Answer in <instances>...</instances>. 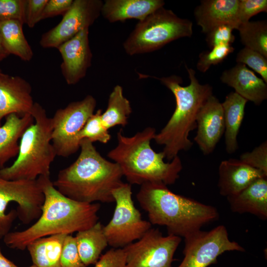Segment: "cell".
<instances>
[{
  "mask_svg": "<svg viewBox=\"0 0 267 267\" xmlns=\"http://www.w3.org/2000/svg\"><path fill=\"white\" fill-rule=\"evenodd\" d=\"M44 201L37 221L22 231L8 232L3 238L8 247L23 250L40 238L63 234L71 235L92 226L98 221V203H87L71 199L58 191L50 177L40 176Z\"/></svg>",
  "mask_w": 267,
  "mask_h": 267,
  "instance_id": "obj_1",
  "label": "cell"
},
{
  "mask_svg": "<svg viewBox=\"0 0 267 267\" xmlns=\"http://www.w3.org/2000/svg\"><path fill=\"white\" fill-rule=\"evenodd\" d=\"M80 149L77 159L59 172L53 186L78 202H114L112 192L124 183L120 167L102 157L87 139L81 140Z\"/></svg>",
  "mask_w": 267,
  "mask_h": 267,
  "instance_id": "obj_2",
  "label": "cell"
},
{
  "mask_svg": "<svg viewBox=\"0 0 267 267\" xmlns=\"http://www.w3.org/2000/svg\"><path fill=\"white\" fill-rule=\"evenodd\" d=\"M136 198L152 225L165 226L168 234L180 237L201 230L219 217L215 207L176 194L163 183L140 185Z\"/></svg>",
  "mask_w": 267,
  "mask_h": 267,
  "instance_id": "obj_3",
  "label": "cell"
},
{
  "mask_svg": "<svg viewBox=\"0 0 267 267\" xmlns=\"http://www.w3.org/2000/svg\"><path fill=\"white\" fill-rule=\"evenodd\" d=\"M117 133V144L107 156L118 165L128 183L141 185L160 183L166 185L175 183L182 169L181 161L177 156L171 161L164 162L163 152L157 153L151 147L156 130L147 127L132 136Z\"/></svg>",
  "mask_w": 267,
  "mask_h": 267,
  "instance_id": "obj_4",
  "label": "cell"
},
{
  "mask_svg": "<svg viewBox=\"0 0 267 267\" xmlns=\"http://www.w3.org/2000/svg\"><path fill=\"white\" fill-rule=\"evenodd\" d=\"M185 67L190 81L187 86H181V78L176 75L157 78L172 91L176 103L171 117L154 138L158 144L164 146L162 152L169 161L180 151L188 150L192 146L189 134L197 128L196 119L201 107L213 94L212 87L200 84L195 70Z\"/></svg>",
  "mask_w": 267,
  "mask_h": 267,
  "instance_id": "obj_5",
  "label": "cell"
},
{
  "mask_svg": "<svg viewBox=\"0 0 267 267\" xmlns=\"http://www.w3.org/2000/svg\"><path fill=\"white\" fill-rule=\"evenodd\" d=\"M30 114L34 122L24 132L17 158L13 164L0 169V176L8 180H35L50 177L51 163L56 156L52 144V123L45 109L35 102Z\"/></svg>",
  "mask_w": 267,
  "mask_h": 267,
  "instance_id": "obj_6",
  "label": "cell"
},
{
  "mask_svg": "<svg viewBox=\"0 0 267 267\" xmlns=\"http://www.w3.org/2000/svg\"><path fill=\"white\" fill-rule=\"evenodd\" d=\"M192 23L163 7L139 21L123 44L130 55L157 50L178 39L191 36Z\"/></svg>",
  "mask_w": 267,
  "mask_h": 267,
  "instance_id": "obj_7",
  "label": "cell"
},
{
  "mask_svg": "<svg viewBox=\"0 0 267 267\" xmlns=\"http://www.w3.org/2000/svg\"><path fill=\"white\" fill-rule=\"evenodd\" d=\"M44 201L40 178L8 180L0 176V239L18 218L24 224L37 220Z\"/></svg>",
  "mask_w": 267,
  "mask_h": 267,
  "instance_id": "obj_8",
  "label": "cell"
},
{
  "mask_svg": "<svg viewBox=\"0 0 267 267\" xmlns=\"http://www.w3.org/2000/svg\"><path fill=\"white\" fill-rule=\"evenodd\" d=\"M116 206L112 219L104 225L108 245L123 248L139 239L152 224L142 219L132 199V185L124 182L112 192Z\"/></svg>",
  "mask_w": 267,
  "mask_h": 267,
  "instance_id": "obj_9",
  "label": "cell"
},
{
  "mask_svg": "<svg viewBox=\"0 0 267 267\" xmlns=\"http://www.w3.org/2000/svg\"><path fill=\"white\" fill-rule=\"evenodd\" d=\"M96 105L95 98L88 95L82 100L72 102L56 111L51 118V142L56 155L68 157L80 149L79 134L94 113Z\"/></svg>",
  "mask_w": 267,
  "mask_h": 267,
  "instance_id": "obj_10",
  "label": "cell"
},
{
  "mask_svg": "<svg viewBox=\"0 0 267 267\" xmlns=\"http://www.w3.org/2000/svg\"><path fill=\"white\" fill-rule=\"evenodd\" d=\"M184 238V257L177 267H208L217 263L218 257L225 252L245 251L239 243L229 239L223 225L208 231L198 230Z\"/></svg>",
  "mask_w": 267,
  "mask_h": 267,
  "instance_id": "obj_11",
  "label": "cell"
},
{
  "mask_svg": "<svg viewBox=\"0 0 267 267\" xmlns=\"http://www.w3.org/2000/svg\"><path fill=\"white\" fill-rule=\"evenodd\" d=\"M180 237L164 236L158 228H151L139 239L123 248L125 267H171Z\"/></svg>",
  "mask_w": 267,
  "mask_h": 267,
  "instance_id": "obj_12",
  "label": "cell"
},
{
  "mask_svg": "<svg viewBox=\"0 0 267 267\" xmlns=\"http://www.w3.org/2000/svg\"><path fill=\"white\" fill-rule=\"evenodd\" d=\"M100 0H74L60 22L44 33L40 40L44 48H56L89 27L101 14Z\"/></svg>",
  "mask_w": 267,
  "mask_h": 267,
  "instance_id": "obj_13",
  "label": "cell"
},
{
  "mask_svg": "<svg viewBox=\"0 0 267 267\" xmlns=\"http://www.w3.org/2000/svg\"><path fill=\"white\" fill-rule=\"evenodd\" d=\"M89 34V29H85L57 48L62 59L61 71L68 85L80 81L90 66L92 53Z\"/></svg>",
  "mask_w": 267,
  "mask_h": 267,
  "instance_id": "obj_14",
  "label": "cell"
},
{
  "mask_svg": "<svg viewBox=\"0 0 267 267\" xmlns=\"http://www.w3.org/2000/svg\"><path fill=\"white\" fill-rule=\"evenodd\" d=\"M197 134L194 138L204 155L213 152L224 133L222 103L213 94L201 107L196 119Z\"/></svg>",
  "mask_w": 267,
  "mask_h": 267,
  "instance_id": "obj_15",
  "label": "cell"
},
{
  "mask_svg": "<svg viewBox=\"0 0 267 267\" xmlns=\"http://www.w3.org/2000/svg\"><path fill=\"white\" fill-rule=\"evenodd\" d=\"M31 93L32 87L25 79L0 72V126L1 120L11 114L31 113L35 103Z\"/></svg>",
  "mask_w": 267,
  "mask_h": 267,
  "instance_id": "obj_16",
  "label": "cell"
},
{
  "mask_svg": "<svg viewBox=\"0 0 267 267\" xmlns=\"http://www.w3.org/2000/svg\"><path fill=\"white\" fill-rule=\"evenodd\" d=\"M239 0H204L194 11L197 24L207 34L221 25H229L237 29Z\"/></svg>",
  "mask_w": 267,
  "mask_h": 267,
  "instance_id": "obj_17",
  "label": "cell"
},
{
  "mask_svg": "<svg viewBox=\"0 0 267 267\" xmlns=\"http://www.w3.org/2000/svg\"><path fill=\"white\" fill-rule=\"evenodd\" d=\"M219 175L220 193L226 197L238 193L255 179L267 177L262 171L234 159L221 162Z\"/></svg>",
  "mask_w": 267,
  "mask_h": 267,
  "instance_id": "obj_18",
  "label": "cell"
},
{
  "mask_svg": "<svg viewBox=\"0 0 267 267\" xmlns=\"http://www.w3.org/2000/svg\"><path fill=\"white\" fill-rule=\"evenodd\" d=\"M220 79L233 88L235 92L247 100L260 105L267 98V85L245 65L237 63L224 71Z\"/></svg>",
  "mask_w": 267,
  "mask_h": 267,
  "instance_id": "obj_19",
  "label": "cell"
},
{
  "mask_svg": "<svg viewBox=\"0 0 267 267\" xmlns=\"http://www.w3.org/2000/svg\"><path fill=\"white\" fill-rule=\"evenodd\" d=\"M267 177L258 178L238 193L226 197L230 210L267 218Z\"/></svg>",
  "mask_w": 267,
  "mask_h": 267,
  "instance_id": "obj_20",
  "label": "cell"
},
{
  "mask_svg": "<svg viewBox=\"0 0 267 267\" xmlns=\"http://www.w3.org/2000/svg\"><path fill=\"white\" fill-rule=\"evenodd\" d=\"M164 4L162 0H106L101 14L110 22L131 19L141 21Z\"/></svg>",
  "mask_w": 267,
  "mask_h": 267,
  "instance_id": "obj_21",
  "label": "cell"
},
{
  "mask_svg": "<svg viewBox=\"0 0 267 267\" xmlns=\"http://www.w3.org/2000/svg\"><path fill=\"white\" fill-rule=\"evenodd\" d=\"M30 113L22 116L13 113L5 117L0 126V169L12 158L17 156L20 139L25 130L34 122Z\"/></svg>",
  "mask_w": 267,
  "mask_h": 267,
  "instance_id": "obj_22",
  "label": "cell"
},
{
  "mask_svg": "<svg viewBox=\"0 0 267 267\" xmlns=\"http://www.w3.org/2000/svg\"><path fill=\"white\" fill-rule=\"evenodd\" d=\"M247 101L236 92H231L222 103L224 121L225 150L228 154L233 153L238 149L237 137Z\"/></svg>",
  "mask_w": 267,
  "mask_h": 267,
  "instance_id": "obj_23",
  "label": "cell"
},
{
  "mask_svg": "<svg viewBox=\"0 0 267 267\" xmlns=\"http://www.w3.org/2000/svg\"><path fill=\"white\" fill-rule=\"evenodd\" d=\"M75 237L79 256L87 267L95 265L108 245L104 225L98 221L90 228L77 232Z\"/></svg>",
  "mask_w": 267,
  "mask_h": 267,
  "instance_id": "obj_24",
  "label": "cell"
},
{
  "mask_svg": "<svg viewBox=\"0 0 267 267\" xmlns=\"http://www.w3.org/2000/svg\"><path fill=\"white\" fill-rule=\"evenodd\" d=\"M66 234L38 238L27 246L33 264L38 267H60V261Z\"/></svg>",
  "mask_w": 267,
  "mask_h": 267,
  "instance_id": "obj_25",
  "label": "cell"
},
{
  "mask_svg": "<svg viewBox=\"0 0 267 267\" xmlns=\"http://www.w3.org/2000/svg\"><path fill=\"white\" fill-rule=\"evenodd\" d=\"M23 25L14 20L0 21V36L9 55H14L24 61H30L34 53L24 36Z\"/></svg>",
  "mask_w": 267,
  "mask_h": 267,
  "instance_id": "obj_26",
  "label": "cell"
},
{
  "mask_svg": "<svg viewBox=\"0 0 267 267\" xmlns=\"http://www.w3.org/2000/svg\"><path fill=\"white\" fill-rule=\"evenodd\" d=\"M132 112L130 102L124 96L123 88L116 85L109 95L106 110L101 114L102 123L108 130L116 126L124 127Z\"/></svg>",
  "mask_w": 267,
  "mask_h": 267,
  "instance_id": "obj_27",
  "label": "cell"
},
{
  "mask_svg": "<svg viewBox=\"0 0 267 267\" xmlns=\"http://www.w3.org/2000/svg\"><path fill=\"white\" fill-rule=\"evenodd\" d=\"M241 42L245 47L257 51L267 57V23L266 21H248L240 24Z\"/></svg>",
  "mask_w": 267,
  "mask_h": 267,
  "instance_id": "obj_28",
  "label": "cell"
},
{
  "mask_svg": "<svg viewBox=\"0 0 267 267\" xmlns=\"http://www.w3.org/2000/svg\"><path fill=\"white\" fill-rule=\"evenodd\" d=\"M102 113V110L99 109L88 119L79 134L80 141L87 139L92 143L98 141L107 143L110 140L111 136L101 121Z\"/></svg>",
  "mask_w": 267,
  "mask_h": 267,
  "instance_id": "obj_29",
  "label": "cell"
},
{
  "mask_svg": "<svg viewBox=\"0 0 267 267\" xmlns=\"http://www.w3.org/2000/svg\"><path fill=\"white\" fill-rule=\"evenodd\" d=\"M234 50L231 44H222L201 52L196 65L197 69L201 72H206L212 65L222 62Z\"/></svg>",
  "mask_w": 267,
  "mask_h": 267,
  "instance_id": "obj_30",
  "label": "cell"
},
{
  "mask_svg": "<svg viewBox=\"0 0 267 267\" xmlns=\"http://www.w3.org/2000/svg\"><path fill=\"white\" fill-rule=\"evenodd\" d=\"M236 61L237 63L248 65L267 83V57L257 51L245 47L237 53Z\"/></svg>",
  "mask_w": 267,
  "mask_h": 267,
  "instance_id": "obj_31",
  "label": "cell"
},
{
  "mask_svg": "<svg viewBox=\"0 0 267 267\" xmlns=\"http://www.w3.org/2000/svg\"><path fill=\"white\" fill-rule=\"evenodd\" d=\"M60 267H87L82 262L77 249L75 236L66 235L62 248Z\"/></svg>",
  "mask_w": 267,
  "mask_h": 267,
  "instance_id": "obj_32",
  "label": "cell"
},
{
  "mask_svg": "<svg viewBox=\"0 0 267 267\" xmlns=\"http://www.w3.org/2000/svg\"><path fill=\"white\" fill-rule=\"evenodd\" d=\"M26 0H0V21L14 20L25 24Z\"/></svg>",
  "mask_w": 267,
  "mask_h": 267,
  "instance_id": "obj_33",
  "label": "cell"
},
{
  "mask_svg": "<svg viewBox=\"0 0 267 267\" xmlns=\"http://www.w3.org/2000/svg\"><path fill=\"white\" fill-rule=\"evenodd\" d=\"M267 11V0H239L237 18L240 24L249 21L253 16Z\"/></svg>",
  "mask_w": 267,
  "mask_h": 267,
  "instance_id": "obj_34",
  "label": "cell"
},
{
  "mask_svg": "<svg viewBox=\"0 0 267 267\" xmlns=\"http://www.w3.org/2000/svg\"><path fill=\"white\" fill-rule=\"evenodd\" d=\"M239 160L267 175V141H264L251 152L243 153Z\"/></svg>",
  "mask_w": 267,
  "mask_h": 267,
  "instance_id": "obj_35",
  "label": "cell"
},
{
  "mask_svg": "<svg viewBox=\"0 0 267 267\" xmlns=\"http://www.w3.org/2000/svg\"><path fill=\"white\" fill-rule=\"evenodd\" d=\"M234 28L229 25L218 26L209 33L206 37V42L210 48L222 44H231L235 40V36L232 34Z\"/></svg>",
  "mask_w": 267,
  "mask_h": 267,
  "instance_id": "obj_36",
  "label": "cell"
},
{
  "mask_svg": "<svg viewBox=\"0 0 267 267\" xmlns=\"http://www.w3.org/2000/svg\"><path fill=\"white\" fill-rule=\"evenodd\" d=\"M48 0H26L25 5V24L31 28L42 20L45 5Z\"/></svg>",
  "mask_w": 267,
  "mask_h": 267,
  "instance_id": "obj_37",
  "label": "cell"
},
{
  "mask_svg": "<svg viewBox=\"0 0 267 267\" xmlns=\"http://www.w3.org/2000/svg\"><path fill=\"white\" fill-rule=\"evenodd\" d=\"M126 256L123 248H112L102 255L94 267H125Z\"/></svg>",
  "mask_w": 267,
  "mask_h": 267,
  "instance_id": "obj_38",
  "label": "cell"
},
{
  "mask_svg": "<svg viewBox=\"0 0 267 267\" xmlns=\"http://www.w3.org/2000/svg\"><path fill=\"white\" fill-rule=\"evenodd\" d=\"M74 0H48L42 19L64 15L71 7Z\"/></svg>",
  "mask_w": 267,
  "mask_h": 267,
  "instance_id": "obj_39",
  "label": "cell"
},
{
  "mask_svg": "<svg viewBox=\"0 0 267 267\" xmlns=\"http://www.w3.org/2000/svg\"><path fill=\"white\" fill-rule=\"evenodd\" d=\"M0 267H18L3 256L0 248Z\"/></svg>",
  "mask_w": 267,
  "mask_h": 267,
  "instance_id": "obj_40",
  "label": "cell"
},
{
  "mask_svg": "<svg viewBox=\"0 0 267 267\" xmlns=\"http://www.w3.org/2000/svg\"><path fill=\"white\" fill-rule=\"evenodd\" d=\"M9 55L2 43L0 36V62L3 60Z\"/></svg>",
  "mask_w": 267,
  "mask_h": 267,
  "instance_id": "obj_41",
  "label": "cell"
},
{
  "mask_svg": "<svg viewBox=\"0 0 267 267\" xmlns=\"http://www.w3.org/2000/svg\"><path fill=\"white\" fill-rule=\"evenodd\" d=\"M37 267L36 266H35V265H33L32 266H30V267Z\"/></svg>",
  "mask_w": 267,
  "mask_h": 267,
  "instance_id": "obj_42",
  "label": "cell"
},
{
  "mask_svg": "<svg viewBox=\"0 0 267 267\" xmlns=\"http://www.w3.org/2000/svg\"><path fill=\"white\" fill-rule=\"evenodd\" d=\"M2 71V70L0 69V72Z\"/></svg>",
  "mask_w": 267,
  "mask_h": 267,
  "instance_id": "obj_43",
  "label": "cell"
}]
</instances>
